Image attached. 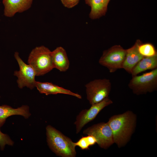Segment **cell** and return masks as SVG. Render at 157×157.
<instances>
[{"label":"cell","mask_w":157,"mask_h":157,"mask_svg":"<svg viewBox=\"0 0 157 157\" xmlns=\"http://www.w3.org/2000/svg\"><path fill=\"white\" fill-rule=\"evenodd\" d=\"M46 130L48 145L57 156L61 157L76 156V146L75 142L70 138L51 125H47Z\"/></svg>","instance_id":"2"},{"label":"cell","mask_w":157,"mask_h":157,"mask_svg":"<svg viewBox=\"0 0 157 157\" xmlns=\"http://www.w3.org/2000/svg\"><path fill=\"white\" fill-rule=\"evenodd\" d=\"M136 115L128 110L111 117L107 122L112 132L114 143L119 148L125 146L131 139L136 125Z\"/></svg>","instance_id":"1"},{"label":"cell","mask_w":157,"mask_h":157,"mask_svg":"<svg viewBox=\"0 0 157 157\" xmlns=\"http://www.w3.org/2000/svg\"><path fill=\"white\" fill-rule=\"evenodd\" d=\"M28 63L33 67L36 76L43 75L53 69L51 51L44 46L36 47L30 53Z\"/></svg>","instance_id":"3"},{"label":"cell","mask_w":157,"mask_h":157,"mask_svg":"<svg viewBox=\"0 0 157 157\" xmlns=\"http://www.w3.org/2000/svg\"><path fill=\"white\" fill-rule=\"evenodd\" d=\"M87 99L91 105L98 103L108 97L111 84L106 78L96 79L85 85Z\"/></svg>","instance_id":"5"},{"label":"cell","mask_w":157,"mask_h":157,"mask_svg":"<svg viewBox=\"0 0 157 157\" xmlns=\"http://www.w3.org/2000/svg\"><path fill=\"white\" fill-rule=\"evenodd\" d=\"M14 57L17 61L19 67V70L15 71L14 75L17 78V83L19 88L25 87L33 89L35 87L36 76L35 72L30 65L25 63L19 56L18 52H15Z\"/></svg>","instance_id":"8"},{"label":"cell","mask_w":157,"mask_h":157,"mask_svg":"<svg viewBox=\"0 0 157 157\" xmlns=\"http://www.w3.org/2000/svg\"><path fill=\"white\" fill-rule=\"evenodd\" d=\"M140 53L144 57H152L157 55L154 46L150 43L142 44L141 42L138 48Z\"/></svg>","instance_id":"17"},{"label":"cell","mask_w":157,"mask_h":157,"mask_svg":"<svg viewBox=\"0 0 157 157\" xmlns=\"http://www.w3.org/2000/svg\"><path fill=\"white\" fill-rule=\"evenodd\" d=\"M97 143V140L95 137L92 135H88L83 136L78 141L75 142L76 146L79 147L82 150L89 149V147Z\"/></svg>","instance_id":"18"},{"label":"cell","mask_w":157,"mask_h":157,"mask_svg":"<svg viewBox=\"0 0 157 157\" xmlns=\"http://www.w3.org/2000/svg\"><path fill=\"white\" fill-rule=\"evenodd\" d=\"M53 68L61 72H65L69 69L70 62L66 52L62 47H58L51 51Z\"/></svg>","instance_id":"14"},{"label":"cell","mask_w":157,"mask_h":157,"mask_svg":"<svg viewBox=\"0 0 157 157\" xmlns=\"http://www.w3.org/2000/svg\"><path fill=\"white\" fill-rule=\"evenodd\" d=\"M113 103L108 97L98 103L92 105L89 108L82 110L77 116L74 123L76 133H79L86 124L94 120L103 109Z\"/></svg>","instance_id":"9"},{"label":"cell","mask_w":157,"mask_h":157,"mask_svg":"<svg viewBox=\"0 0 157 157\" xmlns=\"http://www.w3.org/2000/svg\"><path fill=\"white\" fill-rule=\"evenodd\" d=\"M83 133L94 136L97 143L104 149H107L114 143L112 132L107 122L94 124L84 130Z\"/></svg>","instance_id":"7"},{"label":"cell","mask_w":157,"mask_h":157,"mask_svg":"<svg viewBox=\"0 0 157 157\" xmlns=\"http://www.w3.org/2000/svg\"><path fill=\"white\" fill-rule=\"evenodd\" d=\"M110 0H88L86 4L91 8L90 17L96 19L104 15Z\"/></svg>","instance_id":"15"},{"label":"cell","mask_w":157,"mask_h":157,"mask_svg":"<svg viewBox=\"0 0 157 157\" xmlns=\"http://www.w3.org/2000/svg\"><path fill=\"white\" fill-rule=\"evenodd\" d=\"M14 142L7 134L2 133L0 129V148L1 150L4 149L6 145L13 146Z\"/></svg>","instance_id":"19"},{"label":"cell","mask_w":157,"mask_h":157,"mask_svg":"<svg viewBox=\"0 0 157 157\" xmlns=\"http://www.w3.org/2000/svg\"><path fill=\"white\" fill-rule=\"evenodd\" d=\"M141 42L138 40L131 47L126 49L125 57L123 64L122 68L129 74L135 66L143 58L139 53L138 48Z\"/></svg>","instance_id":"12"},{"label":"cell","mask_w":157,"mask_h":157,"mask_svg":"<svg viewBox=\"0 0 157 157\" xmlns=\"http://www.w3.org/2000/svg\"><path fill=\"white\" fill-rule=\"evenodd\" d=\"M126 53V49L121 46H113L103 51L99 63L107 68L110 72H114L122 68Z\"/></svg>","instance_id":"6"},{"label":"cell","mask_w":157,"mask_h":157,"mask_svg":"<svg viewBox=\"0 0 157 157\" xmlns=\"http://www.w3.org/2000/svg\"><path fill=\"white\" fill-rule=\"evenodd\" d=\"M63 6L68 8H72L76 6L79 0H61Z\"/></svg>","instance_id":"20"},{"label":"cell","mask_w":157,"mask_h":157,"mask_svg":"<svg viewBox=\"0 0 157 157\" xmlns=\"http://www.w3.org/2000/svg\"><path fill=\"white\" fill-rule=\"evenodd\" d=\"M157 67V55L149 57H143L133 69L131 74L132 76L149 69Z\"/></svg>","instance_id":"16"},{"label":"cell","mask_w":157,"mask_h":157,"mask_svg":"<svg viewBox=\"0 0 157 157\" xmlns=\"http://www.w3.org/2000/svg\"><path fill=\"white\" fill-rule=\"evenodd\" d=\"M35 87L40 93L47 95L62 94L72 96L80 99L82 98L80 95L51 83L36 81Z\"/></svg>","instance_id":"11"},{"label":"cell","mask_w":157,"mask_h":157,"mask_svg":"<svg viewBox=\"0 0 157 157\" xmlns=\"http://www.w3.org/2000/svg\"><path fill=\"white\" fill-rule=\"evenodd\" d=\"M85 2L86 3H87L88 1V0H85Z\"/></svg>","instance_id":"21"},{"label":"cell","mask_w":157,"mask_h":157,"mask_svg":"<svg viewBox=\"0 0 157 157\" xmlns=\"http://www.w3.org/2000/svg\"><path fill=\"white\" fill-rule=\"evenodd\" d=\"M33 0H2L3 14L7 17H11L17 13H22L31 7Z\"/></svg>","instance_id":"10"},{"label":"cell","mask_w":157,"mask_h":157,"mask_svg":"<svg viewBox=\"0 0 157 157\" xmlns=\"http://www.w3.org/2000/svg\"><path fill=\"white\" fill-rule=\"evenodd\" d=\"M15 115H20L25 119L28 118L31 115L29 106L23 105L17 108H14L6 105L0 106V129L8 117Z\"/></svg>","instance_id":"13"},{"label":"cell","mask_w":157,"mask_h":157,"mask_svg":"<svg viewBox=\"0 0 157 157\" xmlns=\"http://www.w3.org/2000/svg\"><path fill=\"white\" fill-rule=\"evenodd\" d=\"M128 86L137 95L151 92L157 89V68L142 74L132 76Z\"/></svg>","instance_id":"4"}]
</instances>
